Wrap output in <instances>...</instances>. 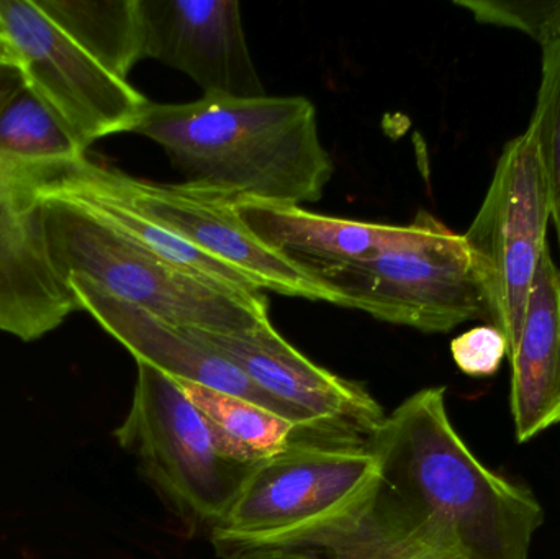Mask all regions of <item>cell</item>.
<instances>
[{
	"label": "cell",
	"mask_w": 560,
	"mask_h": 559,
	"mask_svg": "<svg viewBox=\"0 0 560 559\" xmlns=\"http://www.w3.org/2000/svg\"><path fill=\"white\" fill-rule=\"evenodd\" d=\"M369 445L378 475L359 501L256 550L312 559H529L545 511L528 488L474 455L451 422L444 387L408 397Z\"/></svg>",
	"instance_id": "obj_1"
},
{
	"label": "cell",
	"mask_w": 560,
	"mask_h": 559,
	"mask_svg": "<svg viewBox=\"0 0 560 559\" xmlns=\"http://www.w3.org/2000/svg\"><path fill=\"white\" fill-rule=\"evenodd\" d=\"M133 133L160 144L186 184L238 200L316 202L335 171L315 105L300 95L150 102Z\"/></svg>",
	"instance_id": "obj_2"
},
{
	"label": "cell",
	"mask_w": 560,
	"mask_h": 559,
	"mask_svg": "<svg viewBox=\"0 0 560 559\" xmlns=\"http://www.w3.org/2000/svg\"><path fill=\"white\" fill-rule=\"evenodd\" d=\"M39 200L49 255L66 281L88 279L114 298L190 330L235 335L271 324L262 292L190 275L72 203Z\"/></svg>",
	"instance_id": "obj_3"
},
{
	"label": "cell",
	"mask_w": 560,
	"mask_h": 559,
	"mask_svg": "<svg viewBox=\"0 0 560 559\" xmlns=\"http://www.w3.org/2000/svg\"><path fill=\"white\" fill-rule=\"evenodd\" d=\"M369 439L303 436L256 463L212 540L222 557L268 547L345 512L374 485Z\"/></svg>",
	"instance_id": "obj_4"
},
{
	"label": "cell",
	"mask_w": 560,
	"mask_h": 559,
	"mask_svg": "<svg viewBox=\"0 0 560 559\" xmlns=\"http://www.w3.org/2000/svg\"><path fill=\"white\" fill-rule=\"evenodd\" d=\"M410 242L319 272L316 279L345 307L427 334H446L467 322L490 324L486 295L464 235L420 210Z\"/></svg>",
	"instance_id": "obj_5"
},
{
	"label": "cell",
	"mask_w": 560,
	"mask_h": 559,
	"mask_svg": "<svg viewBox=\"0 0 560 559\" xmlns=\"http://www.w3.org/2000/svg\"><path fill=\"white\" fill-rule=\"evenodd\" d=\"M137 368L133 400L115 439L180 514L213 527L255 465L222 452L209 422L173 377L141 361Z\"/></svg>",
	"instance_id": "obj_6"
},
{
	"label": "cell",
	"mask_w": 560,
	"mask_h": 559,
	"mask_svg": "<svg viewBox=\"0 0 560 559\" xmlns=\"http://www.w3.org/2000/svg\"><path fill=\"white\" fill-rule=\"evenodd\" d=\"M552 197L533 131L506 143L486 199L464 233L489 307L509 354L522 334L539 263L548 246Z\"/></svg>",
	"instance_id": "obj_7"
},
{
	"label": "cell",
	"mask_w": 560,
	"mask_h": 559,
	"mask_svg": "<svg viewBox=\"0 0 560 559\" xmlns=\"http://www.w3.org/2000/svg\"><path fill=\"white\" fill-rule=\"evenodd\" d=\"M0 20L28 89L88 150L110 135L133 133L148 101L69 38L35 0H0Z\"/></svg>",
	"instance_id": "obj_8"
},
{
	"label": "cell",
	"mask_w": 560,
	"mask_h": 559,
	"mask_svg": "<svg viewBox=\"0 0 560 559\" xmlns=\"http://www.w3.org/2000/svg\"><path fill=\"white\" fill-rule=\"evenodd\" d=\"M92 171L112 193L143 216L212 258L232 266L259 291L341 305L338 295L280 255L246 226L236 197L190 184H154L92 161Z\"/></svg>",
	"instance_id": "obj_9"
},
{
	"label": "cell",
	"mask_w": 560,
	"mask_h": 559,
	"mask_svg": "<svg viewBox=\"0 0 560 559\" xmlns=\"http://www.w3.org/2000/svg\"><path fill=\"white\" fill-rule=\"evenodd\" d=\"M143 59L189 75L206 97L265 95L236 0H140Z\"/></svg>",
	"instance_id": "obj_10"
},
{
	"label": "cell",
	"mask_w": 560,
	"mask_h": 559,
	"mask_svg": "<svg viewBox=\"0 0 560 559\" xmlns=\"http://www.w3.org/2000/svg\"><path fill=\"white\" fill-rule=\"evenodd\" d=\"M190 331L265 393L305 414L326 433L369 439L385 419L364 387L312 363L272 324L235 335Z\"/></svg>",
	"instance_id": "obj_11"
},
{
	"label": "cell",
	"mask_w": 560,
	"mask_h": 559,
	"mask_svg": "<svg viewBox=\"0 0 560 559\" xmlns=\"http://www.w3.org/2000/svg\"><path fill=\"white\" fill-rule=\"evenodd\" d=\"M69 284L81 311L89 312L105 331L133 354L135 360L156 368L173 380L242 397L312 432L336 436L319 429L305 414L265 393L235 364L207 347L187 328L167 324L137 305L120 301L88 279L74 278Z\"/></svg>",
	"instance_id": "obj_12"
},
{
	"label": "cell",
	"mask_w": 560,
	"mask_h": 559,
	"mask_svg": "<svg viewBox=\"0 0 560 559\" xmlns=\"http://www.w3.org/2000/svg\"><path fill=\"white\" fill-rule=\"evenodd\" d=\"M75 311V292L49 255L42 200L35 194L0 197V331L38 340Z\"/></svg>",
	"instance_id": "obj_13"
},
{
	"label": "cell",
	"mask_w": 560,
	"mask_h": 559,
	"mask_svg": "<svg viewBox=\"0 0 560 559\" xmlns=\"http://www.w3.org/2000/svg\"><path fill=\"white\" fill-rule=\"evenodd\" d=\"M243 222L266 245L316 279L319 272L410 242L420 232L417 213L408 225L359 222L308 212L300 206L236 200Z\"/></svg>",
	"instance_id": "obj_14"
},
{
	"label": "cell",
	"mask_w": 560,
	"mask_h": 559,
	"mask_svg": "<svg viewBox=\"0 0 560 559\" xmlns=\"http://www.w3.org/2000/svg\"><path fill=\"white\" fill-rule=\"evenodd\" d=\"M509 360L513 423L516 439L526 443L560 423V271L549 248Z\"/></svg>",
	"instance_id": "obj_15"
},
{
	"label": "cell",
	"mask_w": 560,
	"mask_h": 559,
	"mask_svg": "<svg viewBox=\"0 0 560 559\" xmlns=\"http://www.w3.org/2000/svg\"><path fill=\"white\" fill-rule=\"evenodd\" d=\"M85 148L30 89L0 117V197L36 194Z\"/></svg>",
	"instance_id": "obj_16"
},
{
	"label": "cell",
	"mask_w": 560,
	"mask_h": 559,
	"mask_svg": "<svg viewBox=\"0 0 560 559\" xmlns=\"http://www.w3.org/2000/svg\"><path fill=\"white\" fill-rule=\"evenodd\" d=\"M174 381L209 422L222 452L243 465H256L279 455L303 436H328L242 397L187 381Z\"/></svg>",
	"instance_id": "obj_17"
},
{
	"label": "cell",
	"mask_w": 560,
	"mask_h": 559,
	"mask_svg": "<svg viewBox=\"0 0 560 559\" xmlns=\"http://www.w3.org/2000/svg\"><path fill=\"white\" fill-rule=\"evenodd\" d=\"M38 9L108 71L128 79L143 59L140 0H35Z\"/></svg>",
	"instance_id": "obj_18"
},
{
	"label": "cell",
	"mask_w": 560,
	"mask_h": 559,
	"mask_svg": "<svg viewBox=\"0 0 560 559\" xmlns=\"http://www.w3.org/2000/svg\"><path fill=\"white\" fill-rule=\"evenodd\" d=\"M552 197V222H560V35L542 46V74L535 114L529 121Z\"/></svg>",
	"instance_id": "obj_19"
},
{
	"label": "cell",
	"mask_w": 560,
	"mask_h": 559,
	"mask_svg": "<svg viewBox=\"0 0 560 559\" xmlns=\"http://www.w3.org/2000/svg\"><path fill=\"white\" fill-rule=\"evenodd\" d=\"M487 25L526 33L542 46L560 35V0H456Z\"/></svg>",
	"instance_id": "obj_20"
},
{
	"label": "cell",
	"mask_w": 560,
	"mask_h": 559,
	"mask_svg": "<svg viewBox=\"0 0 560 559\" xmlns=\"http://www.w3.org/2000/svg\"><path fill=\"white\" fill-rule=\"evenodd\" d=\"M454 363L470 377H490L499 373L505 358H509V343L505 335L493 325H479L464 331L451 341Z\"/></svg>",
	"instance_id": "obj_21"
},
{
	"label": "cell",
	"mask_w": 560,
	"mask_h": 559,
	"mask_svg": "<svg viewBox=\"0 0 560 559\" xmlns=\"http://www.w3.org/2000/svg\"><path fill=\"white\" fill-rule=\"evenodd\" d=\"M26 89H28V82L20 65L0 61V117Z\"/></svg>",
	"instance_id": "obj_22"
},
{
	"label": "cell",
	"mask_w": 560,
	"mask_h": 559,
	"mask_svg": "<svg viewBox=\"0 0 560 559\" xmlns=\"http://www.w3.org/2000/svg\"><path fill=\"white\" fill-rule=\"evenodd\" d=\"M226 559H312L302 557V555L287 554V551L279 550H249L242 551V554L232 555Z\"/></svg>",
	"instance_id": "obj_23"
},
{
	"label": "cell",
	"mask_w": 560,
	"mask_h": 559,
	"mask_svg": "<svg viewBox=\"0 0 560 559\" xmlns=\"http://www.w3.org/2000/svg\"><path fill=\"white\" fill-rule=\"evenodd\" d=\"M0 61L16 62V65H20L19 55H16L15 49H13L9 38H0Z\"/></svg>",
	"instance_id": "obj_24"
},
{
	"label": "cell",
	"mask_w": 560,
	"mask_h": 559,
	"mask_svg": "<svg viewBox=\"0 0 560 559\" xmlns=\"http://www.w3.org/2000/svg\"><path fill=\"white\" fill-rule=\"evenodd\" d=\"M0 38H7L5 30H3L2 20H0Z\"/></svg>",
	"instance_id": "obj_25"
},
{
	"label": "cell",
	"mask_w": 560,
	"mask_h": 559,
	"mask_svg": "<svg viewBox=\"0 0 560 559\" xmlns=\"http://www.w3.org/2000/svg\"><path fill=\"white\" fill-rule=\"evenodd\" d=\"M556 232H558V240H559V249H560V222L558 223V225H556ZM559 266V271H560V265Z\"/></svg>",
	"instance_id": "obj_26"
}]
</instances>
